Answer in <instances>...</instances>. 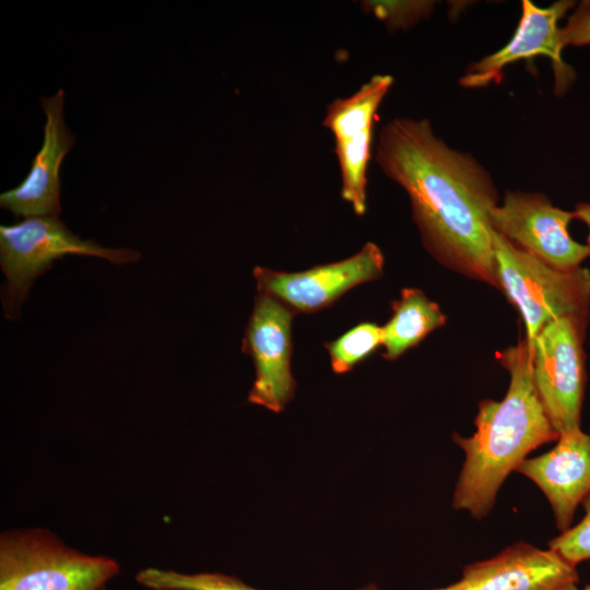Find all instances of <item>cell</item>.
<instances>
[{
    "label": "cell",
    "mask_w": 590,
    "mask_h": 590,
    "mask_svg": "<svg viewBox=\"0 0 590 590\" xmlns=\"http://www.w3.org/2000/svg\"><path fill=\"white\" fill-rule=\"evenodd\" d=\"M433 590H462L458 582H455L448 587L439 588V589H433Z\"/></svg>",
    "instance_id": "603a6c76"
},
{
    "label": "cell",
    "mask_w": 590,
    "mask_h": 590,
    "mask_svg": "<svg viewBox=\"0 0 590 590\" xmlns=\"http://www.w3.org/2000/svg\"><path fill=\"white\" fill-rule=\"evenodd\" d=\"M393 84L389 74H376L354 94L331 102L322 121L334 141L354 138L373 129L376 111Z\"/></svg>",
    "instance_id": "9a60e30c"
},
{
    "label": "cell",
    "mask_w": 590,
    "mask_h": 590,
    "mask_svg": "<svg viewBox=\"0 0 590 590\" xmlns=\"http://www.w3.org/2000/svg\"><path fill=\"white\" fill-rule=\"evenodd\" d=\"M581 504L585 509L581 521L548 542V548L575 566L590 559V494Z\"/></svg>",
    "instance_id": "ffe728a7"
},
{
    "label": "cell",
    "mask_w": 590,
    "mask_h": 590,
    "mask_svg": "<svg viewBox=\"0 0 590 590\" xmlns=\"http://www.w3.org/2000/svg\"><path fill=\"white\" fill-rule=\"evenodd\" d=\"M375 160L408 193L426 250L444 267L500 290L488 172L437 138L427 119L394 118L379 132Z\"/></svg>",
    "instance_id": "6da1fadb"
},
{
    "label": "cell",
    "mask_w": 590,
    "mask_h": 590,
    "mask_svg": "<svg viewBox=\"0 0 590 590\" xmlns=\"http://www.w3.org/2000/svg\"><path fill=\"white\" fill-rule=\"evenodd\" d=\"M588 319L589 315L558 318L544 326L531 345L534 385L558 435L580 428Z\"/></svg>",
    "instance_id": "8992f818"
},
{
    "label": "cell",
    "mask_w": 590,
    "mask_h": 590,
    "mask_svg": "<svg viewBox=\"0 0 590 590\" xmlns=\"http://www.w3.org/2000/svg\"><path fill=\"white\" fill-rule=\"evenodd\" d=\"M135 580L151 590H257L237 577L220 573L190 575L155 567L140 570Z\"/></svg>",
    "instance_id": "ac0fdd59"
},
{
    "label": "cell",
    "mask_w": 590,
    "mask_h": 590,
    "mask_svg": "<svg viewBox=\"0 0 590 590\" xmlns=\"http://www.w3.org/2000/svg\"><path fill=\"white\" fill-rule=\"evenodd\" d=\"M385 258L373 241L355 255L299 272L256 267L257 291L281 302L296 314H312L335 303L359 284L375 281L384 273Z\"/></svg>",
    "instance_id": "ba28073f"
},
{
    "label": "cell",
    "mask_w": 590,
    "mask_h": 590,
    "mask_svg": "<svg viewBox=\"0 0 590 590\" xmlns=\"http://www.w3.org/2000/svg\"><path fill=\"white\" fill-rule=\"evenodd\" d=\"M391 309L390 319L382 326V356L388 361L397 359L446 322L439 306L418 288H403Z\"/></svg>",
    "instance_id": "5bb4252c"
},
{
    "label": "cell",
    "mask_w": 590,
    "mask_h": 590,
    "mask_svg": "<svg viewBox=\"0 0 590 590\" xmlns=\"http://www.w3.org/2000/svg\"><path fill=\"white\" fill-rule=\"evenodd\" d=\"M63 103L61 88L51 97L40 98L46 115L42 149L23 181L0 196V206L16 216H58L61 211L60 166L75 142L64 122Z\"/></svg>",
    "instance_id": "8fae6325"
},
{
    "label": "cell",
    "mask_w": 590,
    "mask_h": 590,
    "mask_svg": "<svg viewBox=\"0 0 590 590\" xmlns=\"http://www.w3.org/2000/svg\"><path fill=\"white\" fill-rule=\"evenodd\" d=\"M433 1H386L362 2L365 13H371L384 22L389 31L408 30L426 19L434 9Z\"/></svg>",
    "instance_id": "d6986e66"
},
{
    "label": "cell",
    "mask_w": 590,
    "mask_h": 590,
    "mask_svg": "<svg viewBox=\"0 0 590 590\" xmlns=\"http://www.w3.org/2000/svg\"><path fill=\"white\" fill-rule=\"evenodd\" d=\"M574 7L575 2L569 0L556 1L547 8H539L533 2L523 0L518 27L508 44L471 64L460 79V84L463 87L477 88L492 82L499 83L506 66L545 56L553 66L555 92L563 95L573 84L576 74L562 58L565 46L558 22Z\"/></svg>",
    "instance_id": "30bf717a"
},
{
    "label": "cell",
    "mask_w": 590,
    "mask_h": 590,
    "mask_svg": "<svg viewBox=\"0 0 590 590\" xmlns=\"http://www.w3.org/2000/svg\"><path fill=\"white\" fill-rule=\"evenodd\" d=\"M294 316L281 302L258 293L241 345L256 369L248 401L275 413L283 411L295 394L291 369Z\"/></svg>",
    "instance_id": "9c48e42d"
},
{
    "label": "cell",
    "mask_w": 590,
    "mask_h": 590,
    "mask_svg": "<svg viewBox=\"0 0 590 590\" xmlns=\"http://www.w3.org/2000/svg\"><path fill=\"white\" fill-rule=\"evenodd\" d=\"M516 471L544 493L560 532L568 530L578 505L590 494V433L579 428L559 435L554 448L523 460Z\"/></svg>",
    "instance_id": "4fadbf2b"
},
{
    "label": "cell",
    "mask_w": 590,
    "mask_h": 590,
    "mask_svg": "<svg viewBox=\"0 0 590 590\" xmlns=\"http://www.w3.org/2000/svg\"><path fill=\"white\" fill-rule=\"evenodd\" d=\"M119 569L115 559L70 548L46 530L0 536V590H106Z\"/></svg>",
    "instance_id": "5b68a950"
},
{
    "label": "cell",
    "mask_w": 590,
    "mask_h": 590,
    "mask_svg": "<svg viewBox=\"0 0 590 590\" xmlns=\"http://www.w3.org/2000/svg\"><path fill=\"white\" fill-rule=\"evenodd\" d=\"M574 212L552 204L542 193L508 191L491 214L493 228L540 261L574 270L590 257V248L574 240L568 226Z\"/></svg>",
    "instance_id": "52a82bcc"
},
{
    "label": "cell",
    "mask_w": 590,
    "mask_h": 590,
    "mask_svg": "<svg viewBox=\"0 0 590 590\" xmlns=\"http://www.w3.org/2000/svg\"><path fill=\"white\" fill-rule=\"evenodd\" d=\"M358 590H379L375 585H368L364 588H361Z\"/></svg>",
    "instance_id": "cb8c5ba5"
},
{
    "label": "cell",
    "mask_w": 590,
    "mask_h": 590,
    "mask_svg": "<svg viewBox=\"0 0 590 590\" xmlns=\"http://www.w3.org/2000/svg\"><path fill=\"white\" fill-rule=\"evenodd\" d=\"M564 46L590 45V0L581 1L560 30Z\"/></svg>",
    "instance_id": "44dd1931"
},
{
    "label": "cell",
    "mask_w": 590,
    "mask_h": 590,
    "mask_svg": "<svg viewBox=\"0 0 590 590\" xmlns=\"http://www.w3.org/2000/svg\"><path fill=\"white\" fill-rule=\"evenodd\" d=\"M342 187L341 197L357 215L366 213L367 165L370 160L371 130L354 138L334 141Z\"/></svg>",
    "instance_id": "2e32d148"
},
{
    "label": "cell",
    "mask_w": 590,
    "mask_h": 590,
    "mask_svg": "<svg viewBox=\"0 0 590 590\" xmlns=\"http://www.w3.org/2000/svg\"><path fill=\"white\" fill-rule=\"evenodd\" d=\"M574 215L576 219H579L589 228L588 235V246L590 248V203H578L575 208Z\"/></svg>",
    "instance_id": "7402d4cb"
},
{
    "label": "cell",
    "mask_w": 590,
    "mask_h": 590,
    "mask_svg": "<svg viewBox=\"0 0 590 590\" xmlns=\"http://www.w3.org/2000/svg\"><path fill=\"white\" fill-rule=\"evenodd\" d=\"M384 344L382 327L374 322H361L333 341L324 344L332 370L345 374L370 356Z\"/></svg>",
    "instance_id": "e0dca14e"
},
{
    "label": "cell",
    "mask_w": 590,
    "mask_h": 590,
    "mask_svg": "<svg viewBox=\"0 0 590 590\" xmlns=\"http://www.w3.org/2000/svg\"><path fill=\"white\" fill-rule=\"evenodd\" d=\"M497 358L510 375L506 396L500 401L485 399L479 403L473 435L452 436L465 452L452 506L477 519L489 512L509 473L531 451L559 437L538 394L532 347L526 338L498 353Z\"/></svg>",
    "instance_id": "7a4b0ae2"
},
{
    "label": "cell",
    "mask_w": 590,
    "mask_h": 590,
    "mask_svg": "<svg viewBox=\"0 0 590 590\" xmlns=\"http://www.w3.org/2000/svg\"><path fill=\"white\" fill-rule=\"evenodd\" d=\"M578 581L577 566L557 552L518 542L465 566L457 582L462 590H566Z\"/></svg>",
    "instance_id": "7c38bea8"
},
{
    "label": "cell",
    "mask_w": 590,
    "mask_h": 590,
    "mask_svg": "<svg viewBox=\"0 0 590 590\" xmlns=\"http://www.w3.org/2000/svg\"><path fill=\"white\" fill-rule=\"evenodd\" d=\"M566 590H590V586H587L583 589H579L577 587V585H575V586H571V587L567 588Z\"/></svg>",
    "instance_id": "d4e9b609"
},
{
    "label": "cell",
    "mask_w": 590,
    "mask_h": 590,
    "mask_svg": "<svg viewBox=\"0 0 590 590\" xmlns=\"http://www.w3.org/2000/svg\"><path fill=\"white\" fill-rule=\"evenodd\" d=\"M493 244L500 291L518 309L530 346L547 323L566 316L589 315V269L553 268L496 232Z\"/></svg>",
    "instance_id": "3957f363"
},
{
    "label": "cell",
    "mask_w": 590,
    "mask_h": 590,
    "mask_svg": "<svg viewBox=\"0 0 590 590\" xmlns=\"http://www.w3.org/2000/svg\"><path fill=\"white\" fill-rule=\"evenodd\" d=\"M67 255L93 256L117 264L135 262L141 257L133 249L107 248L81 239L58 216H31L1 225L0 264L5 276L1 300L7 319L20 317L35 279Z\"/></svg>",
    "instance_id": "277c9868"
}]
</instances>
